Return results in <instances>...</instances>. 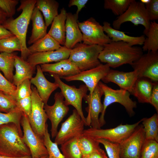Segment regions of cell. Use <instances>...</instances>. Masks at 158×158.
<instances>
[{
	"label": "cell",
	"mask_w": 158,
	"mask_h": 158,
	"mask_svg": "<svg viewBox=\"0 0 158 158\" xmlns=\"http://www.w3.org/2000/svg\"><path fill=\"white\" fill-rule=\"evenodd\" d=\"M23 114V112L18 108L13 111L7 113L0 112V126L10 123L14 124L17 127L22 137L23 134L21 127L20 122Z\"/></svg>",
	"instance_id": "e575fe53"
},
{
	"label": "cell",
	"mask_w": 158,
	"mask_h": 158,
	"mask_svg": "<svg viewBox=\"0 0 158 158\" xmlns=\"http://www.w3.org/2000/svg\"><path fill=\"white\" fill-rule=\"evenodd\" d=\"M141 119L133 124L122 123L112 128L106 129L91 127L84 129L83 135L95 140L104 139L111 142L120 144L127 138L141 123Z\"/></svg>",
	"instance_id": "8992f818"
},
{
	"label": "cell",
	"mask_w": 158,
	"mask_h": 158,
	"mask_svg": "<svg viewBox=\"0 0 158 158\" xmlns=\"http://www.w3.org/2000/svg\"><path fill=\"white\" fill-rule=\"evenodd\" d=\"M0 155L13 157L31 156L29 149L13 123L0 126Z\"/></svg>",
	"instance_id": "3957f363"
},
{
	"label": "cell",
	"mask_w": 158,
	"mask_h": 158,
	"mask_svg": "<svg viewBox=\"0 0 158 158\" xmlns=\"http://www.w3.org/2000/svg\"><path fill=\"white\" fill-rule=\"evenodd\" d=\"M145 6L149 20L154 21L158 20V0H150Z\"/></svg>",
	"instance_id": "bcb514c9"
},
{
	"label": "cell",
	"mask_w": 158,
	"mask_h": 158,
	"mask_svg": "<svg viewBox=\"0 0 158 158\" xmlns=\"http://www.w3.org/2000/svg\"><path fill=\"white\" fill-rule=\"evenodd\" d=\"M150 0H141L140 1L145 5L148 3Z\"/></svg>",
	"instance_id": "db71d44e"
},
{
	"label": "cell",
	"mask_w": 158,
	"mask_h": 158,
	"mask_svg": "<svg viewBox=\"0 0 158 158\" xmlns=\"http://www.w3.org/2000/svg\"><path fill=\"white\" fill-rule=\"evenodd\" d=\"M145 139L143 126L140 124L127 138L119 144L121 158H139Z\"/></svg>",
	"instance_id": "5bb4252c"
},
{
	"label": "cell",
	"mask_w": 158,
	"mask_h": 158,
	"mask_svg": "<svg viewBox=\"0 0 158 158\" xmlns=\"http://www.w3.org/2000/svg\"><path fill=\"white\" fill-rule=\"evenodd\" d=\"M138 78V74L134 71L124 72L110 69L102 80L105 83H114L118 85L120 89L126 90L130 93Z\"/></svg>",
	"instance_id": "d6986e66"
},
{
	"label": "cell",
	"mask_w": 158,
	"mask_h": 158,
	"mask_svg": "<svg viewBox=\"0 0 158 158\" xmlns=\"http://www.w3.org/2000/svg\"><path fill=\"white\" fill-rule=\"evenodd\" d=\"M142 49L143 51L155 52L158 50V24L151 21L150 28L146 36Z\"/></svg>",
	"instance_id": "f546056e"
},
{
	"label": "cell",
	"mask_w": 158,
	"mask_h": 158,
	"mask_svg": "<svg viewBox=\"0 0 158 158\" xmlns=\"http://www.w3.org/2000/svg\"><path fill=\"white\" fill-rule=\"evenodd\" d=\"M82 158H88L86 157H83Z\"/></svg>",
	"instance_id": "9f6ffc18"
},
{
	"label": "cell",
	"mask_w": 158,
	"mask_h": 158,
	"mask_svg": "<svg viewBox=\"0 0 158 158\" xmlns=\"http://www.w3.org/2000/svg\"><path fill=\"white\" fill-rule=\"evenodd\" d=\"M21 51L20 41L15 35L0 40V52L12 53Z\"/></svg>",
	"instance_id": "74e56055"
},
{
	"label": "cell",
	"mask_w": 158,
	"mask_h": 158,
	"mask_svg": "<svg viewBox=\"0 0 158 158\" xmlns=\"http://www.w3.org/2000/svg\"><path fill=\"white\" fill-rule=\"evenodd\" d=\"M95 140L104 146L108 158H121L119 144L111 142L104 139Z\"/></svg>",
	"instance_id": "60d3db41"
},
{
	"label": "cell",
	"mask_w": 158,
	"mask_h": 158,
	"mask_svg": "<svg viewBox=\"0 0 158 158\" xmlns=\"http://www.w3.org/2000/svg\"><path fill=\"white\" fill-rule=\"evenodd\" d=\"M23 128L22 140L29 149L32 158H40L48 156L43 140L32 129L28 117L23 113L21 120Z\"/></svg>",
	"instance_id": "7c38bea8"
},
{
	"label": "cell",
	"mask_w": 158,
	"mask_h": 158,
	"mask_svg": "<svg viewBox=\"0 0 158 158\" xmlns=\"http://www.w3.org/2000/svg\"><path fill=\"white\" fill-rule=\"evenodd\" d=\"M78 23L82 34L83 43L104 46L111 41L105 33L102 26L94 18L90 17Z\"/></svg>",
	"instance_id": "9c48e42d"
},
{
	"label": "cell",
	"mask_w": 158,
	"mask_h": 158,
	"mask_svg": "<svg viewBox=\"0 0 158 158\" xmlns=\"http://www.w3.org/2000/svg\"><path fill=\"white\" fill-rule=\"evenodd\" d=\"M77 140L83 157H87L102 149L98 142L83 134L78 137Z\"/></svg>",
	"instance_id": "d6a6232c"
},
{
	"label": "cell",
	"mask_w": 158,
	"mask_h": 158,
	"mask_svg": "<svg viewBox=\"0 0 158 158\" xmlns=\"http://www.w3.org/2000/svg\"><path fill=\"white\" fill-rule=\"evenodd\" d=\"M16 54L14 53H0V71L3 73L4 77L12 83L15 58Z\"/></svg>",
	"instance_id": "4dcf8cb0"
},
{
	"label": "cell",
	"mask_w": 158,
	"mask_h": 158,
	"mask_svg": "<svg viewBox=\"0 0 158 158\" xmlns=\"http://www.w3.org/2000/svg\"><path fill=\"white\" fill-rule=\"evenodd\" d=\"M36 68V75L30 79V82L35 86L40 97L44 104H46L52 93L59 86L56 83H51L46 78L40 65H37Z\"/></svg>",
	"instance_id": "44dd1931"
},
{
	"label": "cell",
	"mask_w": 158,
	"mask_h": 158,
	"mask_svg": "<svg viewBox=\"0 0 158 158\" xmlns=\"http://www.w3.org/2000/svg\"><path fill=\"white\" fill-rule=\"evenodd\" d=\"M154 82L145 77H138L130 93L139 103H150Z\"/></svg>",
	"instance_id": "603a6c76"
},
{
	"label": "cell",
	"mask_w": 158,
	"mask_h": 158,
	"mask_svg": "<svg viewBox=\"0 0 158 158\" xmlns=\"http://www.w3.org/2000/svg\"><path fill=\"white\" fill-rule=\"evenodd\" d=\"M17 107L28 117L31 115L32 104L31 96L16 100Z\"/></svg>",
	"instance_id": "f6af8a7d"
},
{
	"label": "cell",
	"mask_w": 158,
	"mask_h": 158,
	"mask_svg": "<svg viewBox=\"0 0 158 158\" xmlns=\"http://www.w3.org/2000/svg\"><path fill=\"white\" fill-rule=\"evenodd\" d=\"M54 80V82L58 85L61 90L65 100L64 101L68 106H73L80 115L85 126L86 118L82 108V101L84 97L87 94L88 90L85 85H81L78 88L74 86L69 85L63 82L57 75L51 74Z\"/></svg>",
	"instance_id": "ba28073f"
},
{
	"label": "cell",
	"mask_w": 158,
	"mask_h": 158,
	"mask_svg": "<svg viewBox=\"0 0 158 158\" xmlns=\"http://www.w3.org/2000/svg\"><path fill=\"white\" fill-rule=\"evenodd\" d=\"M133 0H105L104 8L111 10L116 16H120L127 9Z\"/></svg>",
	"instance_id": "d590c367"
},
{
	"label": "cell",
	"mask_w": 158,
	"mask_h": 158,
	"mask_svg": "<svg viewBox=\"0 0 158 158\" xmlns=\"http://www.w3.org/2000/svg\"><path fill=\"white\" fill-rule=\"evenodd\" d=\"M17 108L16 100L11 96L0 91V112L7 113Z\"/></svg>",
	"instance_id": "ab89813d"
},
{
	"label": "cell",
	"mask_w": 158,
	"mask_h": 158,
	"mask_svg": "<svg viewBox=\"0 0 158 158\" xmlns=\"http://www.w3.org/2000/svg\"><path fill=\"white\" fill-rule=\"evenodd\" d=\"M158 113V82H154L150 99V103Z\"/></svg>",
	"instance_id": "7dc6e473"
},
{
	"label": "cell",
	"mask_w": 158,
	"mask_h": 158,
	"mask_svg": "<svg viewBox=\"0 0 158 158\" xmlns=\"http://www.w3.org/2000/svg\"><path fill=\"white\" fill-rule=\"evenodd\" d=\"M67 12L64 8L53 20L47 33L61 46H64L66 38V21Z\"/></svg>",
	"instance_id": "484cf974"
},
{
	"label": "cell",
	"mask_w": 158,
	"mask_h": 158,
	"mask_svg": "<svg viewBox=\"0 0 158 158\" xmlns=\"http://www.w3.org/2000/svg\"><path fill=\"white\" fill-rule=\"evenodd\" d=\"M71 50L64 46H61L56 50L32 54L28 56L26 61L35 67L39 64L57 62L68 59Z\"/></svg>",
	"instance_id": "ac0fdd59"
},
{
	"label": "cell",
	"mask_w": 158,
	"mask_h": 158,
	"mask_svg": "<svg viewBox=\"0 0 158 158\" xmlns=\"http://www.w3.org/2000/svg\"><path fill=\"white\" fill-rule=\"evenodd\" d=\"M31 89L32 109L31 115L28 118L33 130L38 136L43 138L48 118L44 109V104L36 88L32 86Z\"/></svg>",
	"instance_id": "30bf717a"
},
{
	"label": "cell",
	"mask_w": 158,
	"mask_h": 158,
	"mask_svg": "<svg viewBox=\"0 0 158 158\" xmlns=\"http://www.w3.org/2000/svg\"><path fill=\"white\" fill-rule=\"evenodd\" d=\"M7 18L6 13L0 9V24H2L7 20Z\"/></svg>",
	"instance_id": "816d5d0a"
},
{
	"label": "cell",
	"mask_w": 158,
	"mask_h": 158,
	"mask_svg": "<svg viewBox=\"0 0 158 158\" xmlns=\"http://www.w3.org/2000/svg\"><path fill=\"white\" fill-rule=\"evenodd\" d=\"M88 1V0H70L69 1L68 6L70 7L74 6H76L77 9L75 14L78 16L79 13L85 6V4Z\"/></svg>",
	"instance_id": "c3c4849f"
},
{
	"label": "cell",
	"mask_w": 158,
	"mask_h": 158,
	"mask_svg": "<svg viewBox=\"0 0 158 158\" xmlns=\"http://www.w3.org/2000/svg\"><path fill=\"white\" fill-rule=\"evenodd\" d=\"M14 67L16 72L13 76L12 83L16 87L25 80H30L36 68L16 55L15 58Z\"/></svg>",
	"instance_id": "d4e9b609"
},
{
	"label": "cell",
	"mask_w": 158,
	"mask_h": 158,
	"mask_svg": "<svg viewBox=\"0 0 158 158\" xmlns=\"http://www.w3.org/2000/svg\"><path fill=\"white\" fill-rule=\"evenodd\" d=\"M103 47L98 59L114 68L125 64L131 65L143 54L141 47L122 41H111Z\"/></svg>",
	"instance_id": "6da1fadb"
},
{
	"label": "cell",
	"mask_w": 158,
	"mask_h": 158,
	"mask_svg": "<svg viewBox=\"0 0 158 158\" xmlns=\"http://www.w3.org/2000/svg\"><path fill=\"white\" fill-rule=\"evenodd\" d=\"M77 140L78 137L74 138L61 145V150L65 158H82Z\"/></svg>",
	"instance_id": "836d02e7"
},
{
	"label": "cell",
	"mask_w": 158,
	"mask_h": 158,
	"mask_svg": "<svg viewBox=\"0 0 158 158\" xmlns=\"http://www.w3.org/2000/svg\"><path fill=\"white\" fill-rule=\"evenodd\" d=\"M78 16L75 13H67L66 21V38L64 44L71 49L78 43L83 41V35L78 25Z\"/></svg>",
	"instance_id": "ffe728a7"
},
{
	"label": "cell",
	"mask_w": 158,
	"mask_h": 158,
	"mask_svg": "<svg viewBox=\"0 0 158 158\" xmlns=\"http://www.w3.org/2000/svg\"><path fill=\"white\" fill-rule=\"evenodd\" d=\"M138 77H145L158 82V52L143 54L131 65Z\"/></svg>",
	"instance_id": "4fadbf2b"
},
{
	"label": "cell",
	"mask_w": 158,
	"mask_h": 158,
	"mask_svg": "<svg viewBox=\"0 0 158 158\" xmlns=\"http://www.w3.org/2000/svg\"><path fill=\"white\" fill-rule=\"evenodd\" d=\"M43 140L48 153V158H65L60 152L58 145L51 140L48 132L47 124L43 137Z\"/></svg>",
	"instance_id": "8d00e7d4"
},
{
	"label": "cell",
	"mask_w": 158,
	"mask_h": 158,
	"mask_svg": "<svg viewBox=\"0 0 158 158\" xmlns=\"http://www.w3.org/2000/svg\"><path fill=\"white\" fill-rule=\"evenodd\" d=\"M32 29L31 35L28 41L29 45L32 44L44 37L47 34V27L41 11L34 8L31 15Z\"/></svg>",
	"instance_id": "4316f807"
},
{
	"label": "cell",
	"mask_w": 158,
	"mask_h": 158,
	"mask_svg": "<svg viewBox=\"0 0 158 158\" xmlns=\"http://www.w3.org/2000/svg\"><path fill=\"white\" fill-rule=\"evenodd\" d=\"M31 84L30 79H26L17 87L15 100L31 96L32 92Z\"/></svg>",
	"instance_id": "b9f144b4"
},
{
	"label": "cell",
	"mask_w": 158,
	"mask_h": 158,
	"mask_svg": "<svg viewBox=\"0 0 158 158\" xmlns=\"http://www.w3.org/2000/svg\"><path fill=\"white\" fill-rule=\"evenodd\" d=\"M14 35L6 29L2 24H0V40Z\"/></svg>",
	"instance_id": "f907efd6"
},
{
	"label": "cell",
	"mask_w": 158,
	"mask_h": 158,
	"mask_svg": "<svg viewBox=\"0 0 158 158\" xmlns=\"http://www.w3.org/2000/svg\"><path fill=\"white\" fill-rule=\"evenodd\" d=\"M86 157L88 158H108L106 153L102 149Z\"/></svg>",
	"instance_id": "681fc988"
},
{
	"label": "cell",
	"mask_w": 158,
	"mask_h": 158,
	"mask_svg": "<svg viewBox=\"0 0 158 158\" xmlns=\"http://www.w3.org/2000/svg\"><path fill=\"white\" fill-rule=\"evenodd\" d=\"M60 44L48 33L28 47L30 54L37 52L54 51L61 47Z\"/></svg>",
	"instance_id": "f1b7e54d"
},
{
	"label": "cell",
	"mask_w": 158,
	"mask_h": 158,
	"mask_svg": "<svg viewBox=\"0 0 158 158\" xmlns=\"http://www.w3.org/2000/svg\"><path fill=\"white\" fill-rule=\"evenodd\" d=\"M40 158H48V156Z\"/></svg>",
	"instance_id": "11a10c76"
},
{
	"label": "cell",
	"mask_w": 158,
	"mask_h": 158,
	"mask_svg": "<svg viewBox=\"0 0 158 158\" xmlns=\"http://www.w3.org/2000/svg\"><path fill=\"white\" fill-rule=\"evenodd\" d=\"M145 135V140H152L158 142V114L141 119Z\"/></svg>",
	"instance_id": "1f68e13d"
},
{
	"label": "cell",
	"mask_w": 158,
	"mask_h": 158,
	"mask_svg": "<svg viewBox=\"0 0 158 158\" xmlns=\"http://www.w3.org/2000/svg\"><path fill=\"white\" fill-rule=\"evenodd\" d=\"M18 3V0H0V9L6 13L7 18H13Z\"/></svg>",
	"instance_id": "7bdbcfd3"
},
{
	"label": "cell",
	"mask_w": 158,
	"mask_h": 158,
	"mask_svg": "<svg viewBox=\"0 0 158 158\" xmlns=\"http://www.w3.org/2000/svg\"><path fill=\"white\" fill-rule=\"evenodd\" d=\"M37 0H21L17 11H22L20 14L14 19H7L2 24L19 40L21 45V57L26 61L30 54L27 47L26 35L28 25Z\"/></svg>",
	"instance_id": "7a4b0ae2"
},
{
	"label": "cell",
	"mask_w": 158,
	"mask_h": 158,
	"mask_svg": "<svg viewBox=\"0 0 158 158\" xmlns=\"http://www.w3.org/2000/svg\"><path fill=\"white\" fill-rule=\"evenodd\" d=\"M0 158H32V157L31 156H25L19 157H13L0 155Z\"/></svg>",
	"instance_id": "f5cc1de1"
},
{
	"label": "cell",
	"mask_w": 158,
	"mask_h": 158,
	"mask_svg": "<svg viewBox=\"0 0 158 158\" xmlns=\"http://www.w3.org/2000/svg\"><path fill=\"white\" fill-rule=\"evenodd\" d=\"M127 22H130L135 25H140L143 26L145 28L143 33L147 35L151 21L144 4L140 1L133 0L126 11L113 21L112 27L119 30L122 24Z\"/></svg>",
	"instance_id": "52a82bcc"
},
{
	"label": "cell",
	"mask_w": 158,
	"mask_h": 158,
	"mask_svg": "<svg viewBox=\"0 0 158 158\" xmlns=\"http://www.w3.org/2000/svg\"><path fill=\"white\" fill-rule=\"evenodd\" d=\"M43 72L54 74L60 78L76 75L81 71L68 59L61 60L54 63H45L40 65Z\"/></svg>",
	"instance_id": "7402d4cb"
},
{
	"label": "cell",
	"mask_w": 158,
	"mask_h": 158,
	"mask_svg": "<svg viewBox=\"0 0 158 158\" xmlns=\"http://www.w3.org/2000/svg\"><path fill=\"white\" fill-rule=\"evenodd\" d=\"M139 158H158V142L152 140H145Z\"/></svg>",
	"instance_id": "f35d334b"
},
{
	"label": "cell",
	"mask_w": 158,
	"mask_h": 158,
	"mask_svg": "<svg viewBox=\"0 0 158 158\" xmlns=\"http://www.w3.org/2000/svg\"><path fill=\"white\" fill-rule=\"evenodd\" d=\"M102 26L104 32L112 41H122L133 46L141 45L145 38L144 35L137 37L128 35L124 32L114 29L108 22H104Z\"/></svg>",
	"instance_id": "cb8c5ba5"
},
{
	"label": "cell",
	"mask_w": 158,
	"mask_h": 158,
	"mask_svg": "<svg viewBox=\"0 0 158 158\" xmlns=\"http://www.w3.org/2000/svg\"><path fill=\"white\" fill-rule=\"evenodd\" d=\"M64 99L61 92H56L54 96L55 102L54 104L50 106L46 104L44 106L48 118L51 123L50 131L52 138L56 137L59 123L67 114L69 110Z\"/></svg>",
	"instance_id": "2e32d148"
},
{
	"label": "cell",
	"mask_w": 158,
	"mask_h": 158,
	"mask_svg": "<svg viewBox=\"0 0 158 158\" xmlns=\"http://www.w3.org/2000/svg\"><path fill=\"white\" fill-rule=\"evenodd\" d=\"M59 3L55 0H37L35 7L42 13L47 28L59 14Z\"/></svg>",
	"instance_id": "83f0119b"
},
{
	"label": "cell",
	"mask_w": 158,
	"mask_h": 158,
	"mask_svg": "<svg viewBox=\"0 0 158 158\" xmlns=\"http://www.w3.org/2000/svg\"><path fill=\"white\" fill-rule=\"evenodd\" d=\"M16 88L17 87L13 83L3 75L0 71V91L11 96L15 99Z\"/></svg>",
	"instance_id": "ee69618b"
},
{
	"label": "cell",
	"mask_w": 158,
	"mask_h": 158,
	"mask_svg": "<svg viewBox=\"0 0 158 158\" xmlns=\"http://www.w3.org/2000/svg\"><path fill=\"white\" fill-rule=\"evenodd\" d=\"M110 67L107 64L100 63L95 67L91 69L80 71L73 76L60 78L67 81L79 80L83 82L90 91L89 94L93 93L99 82L107 74Z\"/></svg>",
	"instance_id": "e0dca14e"
},
{
	"label": "cell",
	"mask_w": 158,
	"mask_h": 158,
	"mask_svg": "<svg viewBox=\"0 0 158 158\" xmlns=\"http://www.w3.org/2000/svg\"><path fill=\"white\" fill-rule=\"evenodd\" d=\"M85 124L80 115L75 109L72 113L62 123L55 137L54 142L58 145L83 133Z\"/></svg>",
	"instance_id": "8fae6325"
},
{
	"label": "cell",
	"mask_w": 158,
	"mask_h": 158,
	"mask_svg": "<svg viewBox=\"0 0 158 158\" xmlns=\"http://www.w3.org/2000/svg\"><path fill=\"white\" fill-rule=\"evenodd\" d=\"M104 95L103 92L98 84L95 87L92 94H87L83 97L88 106L85 108L87 113L86 118L85 126L96 129L100 128L99 115L102 112L103 105L101 98Z\"/></svg>",
	"instance_id": "9a60e30c"
},
{
	"label": "cell",
	"mask_w": 158,
	"mask_h": 158,
	"mask_svg": "<svg viewBox=\"0 0 158 158\" xmlns=\"http://www.w3.org/2000/svg\"><path fill=\"white\" fill-rule=\"evenodd\" d=\"M98 85L104 95L103 110L99 118L101 128L106 123L104 115L107 108L114 103H118L123 105L130 116H134L135 114L134 109L137 107V103L130 98V93L128 91L121 89H113L100 81Z\"/></svg>",
	"instance_id": "5b68a950"
},
{
	"label": "cell",
	"mask_w": 158,
	"mask_h": 158,
	"mask_svg": "<svg viewBox=\"0 0 158 158\" xmlns=\"http://www.w3.org/2000/svg\"><path fill=\"white\" fill-rule=\"evenodd\" d=\"M103 47L97 45L78 43L71 50L68 59L81 71L89 70L101 63L98 56Z\"/></svg>",
	"instance_id": "277c9868"
}]
</instances>
